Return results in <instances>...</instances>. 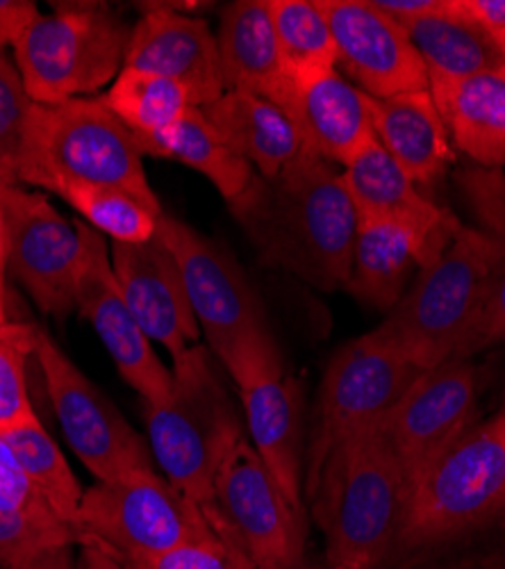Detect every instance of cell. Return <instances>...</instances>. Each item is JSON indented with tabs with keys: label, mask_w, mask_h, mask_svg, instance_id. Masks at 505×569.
Masks as SVG:
<instances>
[{
	"label": "cell",
	"mask_w": 505,
	"mask_h": 569,
	"mask_svg": "<svg viewBox=\"0 0 505 569\" xmlns=\"http://www.w3.org/2000/svg\"><path fill=\"white\" fill-rule=\"evenodd\" d=\"M82 538L99 540L117 560H137L216 536L203 512L155 467L97 481L82 497Z\"/></svg>",
	"instance_id": "9c48e42d"
},
{
	"label": "cell",
	"mask_w": 505,
	"mask_h": 569,
	"mask_svg": "<svg viewBox=\"0 0 505 569\" xmlns=\"http://www.w3.org/2000/svg\"><path fill=\"white\" fill-rule=\"evenodd\" d=\"M505 251L476 226H461L444 253L420 269L401 301L370 333L415 367L461 358Z\"/></svg>",
	"instance_id": "3957f363"
},
{
	"label": "cell",
	"mask_w": 505,
	"mask_h": 569,
	"mask_svg": "<svg viewBox=\"0 0 505 569\" xmlns=\"http://www.w3.org/2000/svg\"><path fill=\"white\" fill-rule=\"evenodd\" d=\"M228 208L264 267L321 292L346 288L357 212L333 162L303 151L279 176L255 173Z\"/></svg>",
	"instance_id": "6da1fadb"
},
{
	"label": "cell",
	"mask_w": 505,
	"mask_h": 569,
	"mask_svg": "<svg viewBox=\"0 0 505 569\" xmlns=\"http://www.w3.org/2000/svg\"><path fill=\"white\" fill-rule=\"evenodd\" d=\"M158 234L180 269L201 336L221 365L231 362L253 338L269 333L264 306L231 253L190 223L164 212Z\"/></svg>",
	"instance_id": "8fae6325"
},
{
	"label": "cell",
	"mask_w": 505,
	"mask_h": 569,
	"mask_svg": "<svg viewBox=\"0 0 505 569\" xmlns=\"http://www.w3.org/2000/svg\"><path fill=\"white\" fill-rule=\"evenodd\" d=\"M37 3L30 0H0V56L8 46H17L39 17Z\"/></svg>",
	"instance_id": "ab89813d"
},
{
	"label": "cell",
	"mask_w": 505,
	"mask_h": 569,
	"mask_svg": "<svg viewBox=\"0 0 505 569\" xmlns=\"http://www.w3.org/2000/svg\"><path fill=\"white\" fill-rule=\"evenodd\" d=\"M128 39L130 28L105 6L64 3L53 14H39L14 46L30 101L58 106L112 84Z\"/></svg>",
	"instance_id": "52a82bcc"
},
{
	"label": "cell",
	"mask_w": 505,
	"mask_h": 569,
	"mask_svg": "<svg viewBox=\"0 0 505 569\" xmlns=\"http://www.w3.org/2000/svg\"><path fill=\"white\" fill-rule=\"evenodd\" d=\"M30 108L19 69L0 56V184H19L17 169Z\"/></svg>",
	"instance_id": "d590c367"
},
{
	"label": "cell",
	"mask_w": 505,
	"mask_h": 569,
	"mask_svg": "<svg viewBox=\"0 0 505 569\" xmlns=\"http://www.w3.org/2000/svg\"><path fill=\"white\" fill-rule=\"evenodd\" d=\"M6 269H8V226L3 206H0V321L8 319L6 310Z\"/></svg>",
	"instance_id": "ee69618b"
},
{
	"label": "cell",
	"mask_w": 505,
	"mask_h": 569,
	"mask_svg": "<svg viewBox=\"0 0 505 569\" xmlns=\"http://www.w3.org/2000/svg\"><path fill=\"white\" fill-rule=\"evenodd\" d=\"M455 178L478 219L476 228L505 251V173L476 164L457 171Z\"/></svg>",
	"instance_id": "74e56055"
},
{
	"label": "cell",
	"mask_w": 505,
	"mask_h": 569,
	"mask_svg": "<svg viewBox=\"0 0 505 569\" xmlns=\"http://www.w3.org/2000/svg\"><path fill=\"white\" fill-rule=\"evenodd\" d=\"M119 562L123 569H257L238 542L219 536L180 545L158 556Z\"/></svg>",
	"instance_id": "8d00e7d4"
},
{
	"label": "cell",
	"mask_w": 505,
	"mask_h": 569,
	"mask_svg": "<svg viewBox=\"0 0 505 569\" xmlns=\"http://www.w3.org/2000/svg\"><path fill=\"white\" fill-rule=\"evenodd\" d=\"M346 192L357 219L385 221L410 234L420 269L435 262L451 244L463 221L426 199L410 176L374 139L346 167H342Z\"/></svg>",
	"instance_id": "ac0fdd59"
},
{
	"label": "cell",
	"mask_w": 505,
	"mask_h": 569,
	"mask_svg": "<svg viewBox=\"0 0 505 569\" xmlns=\"http://www.w3.org/2000/svg\"><path fill=\"white\" fill-rule=\"evenodd\" d=\"M8 226V269L41 312L58 319L75 310V273L82 240L43 194L26 184H0Z\"/></svg>",
	"instance_id": "9a60e30c"
},
{
	"label": "cell",
	"mask_w": 505,
	"mask_h": 569,
	"mask_svg": "<svg viewBox=\"0 0 505 569\" xmlns=\"http://www.w3.org/2000/svg\"><path fill=\"white\" fill-rule=\"evenodd\" d=\"M505 517V406L474 423L407 492L394 549H426Z\"/></svg>",
	"instance_id": "8992f818"
},
{
	"label": "cell",
	"mask_w": 505,
	"mask_h": 569,
	"mask_svg": "<svg viewBox=\"0 0 505 569\" xmlns=\"http://www.w3.org/2000/svg\"><path fill=\"white\" fill-rule=\"evenodd\" d=\"M420 373V367L390 351L372 333L346 342L331 358L321 378L307 449V488L337 445L385 426Z\"/></svg>",
	"instance_id": "30bf717a"
},
{
	"label": "cell",
	"mask_w": 505,
	"mask_h": 569,
	"mask_svg": "<svg viewBox=\"0 0 505 569\" xmlns=\"http://www.w3.org/2000/svg\"><path fill=\"white\" fill-rule=\"evenodd\" d=\"M455 8L505 46V0H455Z\"/></svg>",
	"instance_id": "60d3db41"
},
{
	"label": "cell",
	"mask_w": 505,
	"mask_h": 569,
	"mask_svg": "<svg viewBox=\"0 0 505 569\" xmlns=\"http://www.w3.org/2000/svg\"><path fill=\"white\" fill-rule=\"evenodd\" d=\"M478 369L472 358H448L424 369L385 421L387 442L403 469L407 492L472 426Z\"/></svg>",
	"instance_id": "5bb4252c"
},
{
	"label": "cell",
	"mask_w": 505,
	"mask_h": 569,
	"mask_svg": "<svg viewBox=\"0 0 505 569\" xmlns=\"http://www.w3.org/2000/svg\"><path fill=\"white\" fill-rule=\"evenodd\" d=\"M420 269L410 234L385 221L357 219L346 292L360 303L390 312L405 295L412 271Z\"/></svg>",
	"instance_id": "83f0119b"
},
{
	"label": "cell",
	"mask_w": 505,
	"mask_h": 569,
	"mask_svg": "<svg viewBox=\"0 0 505 569\" xmlns=\"http://www.w3.org/2000/svg\"><path fill=\"white\" fill-rule=\"evenodd\" d=\"M219 60L225 91H244L285 108L292 80L285 73L266 0H238L221 12Z\"/></svg>",
	"instance_id": "7402d4cb"
},
{
	"label": "cell",
	"mask_w": 505,
	"mask_h": 569,
	"mask_svg": "<svg viewBox=\"0 0 505 569\" xmlns=\"http://www.w3.org/2000/svg\"><path fill=\"white\" fill-rule=\"evenodd\" d=\"M134 139L144 156L173 160L205 176L225 203L235 201L255 176L246 160L223 144L199 108H190L175 123L155 134Z\"/></svg>",
	"instance_id": "4316f807"
},
{
	"label": "cell",
	"mask_w": 505,
	"mask_h": 569,
	"mask_svg": "<svg viewBox=\"0 0 505 569\" xmlns=\"http://www.w3.org/2000/svg\"><path fill=\"white\" fill-rule=\"evenodd\" d=\"M17 182L58 189L67 182L114 187L162 214V203L144 171V153L134 134L101 103L71 99L58 106L32 103Z\"/></svg>",
	"instance_id": "277c9868"
},
{
	"label": "cell",
	"mask_w": 505,
	"mask_h": 569,
	"mask_svg": "<svg viewBox=\"0 0 505 569\" xmlns=\"http://www.w3.org/2000/svg\"><path fill=\"white\" fill-rule=\"evenodd\" d=\"M223 144L246 160L262 178L279 176L303 144L283 108L244 91H223L199 108Z\"/></svg>",
	"instance_id": "603a6c76"
},
{
	"label": "cell",
	"mask_w": 505,
	"mask_h": 569,
	"mask_svg": "<svg viewBox=\"0 0 505 569\" xmlns=\"http://www.w3.org/2000/svg\"><path fill=\"white\" fill-rule=\"evenodd\" d=\"M3 436L43 501L82 540L80 508L84 490L80 488L60 447L46 433L39 419L17 426V429L6 431Z\"/></svg>",
	"instance_id": "f546056e"
},
{
	"label": "cell",
	"mask_w": 505,
	"mask_h": 569,
	"mask_svg": "<svg viewBox=\"0 0 505 569\" xmlns=\"http://www.w3.org/2000/svg\"><path fill=\"white\" fill-rule=\"evenodd\" d=\"M171 371V397L162 403H144L149 447L166 481L203 512L212 529L214 471L240 417L205 347H192Z\"/></svg>",
	"instance_id": "5b68a950"
},
{
	"label": "cell",
	"mask_w": 505,
	"mask_h": 569,
	"mask_svg": "<svg viewBox=\"0 0 505 569\" xmlns=\"http://www.w3.org/2000/svg\"><path fill=\"white\" fill-rule=\"evenodd\" d=\"M428 91L457 149L478 167L505 164V64Z\"/></svg>",
	"instance_id": "d4e9b609"
},
{
	"label": "cell",
	"mask_w": 505,
	"mask_h": 569,
	"mask_svg": "<svg viewBox=\"0 0 505 569\" xmlns=\"http://www.w3.org/2000/svg\"><path fill=\"white\" fill-rule=\"evenodd\" d=\"M370 106L376 139L412 182L433 184L446 173L453 160L451 134L428 89L392 99L370 97Z\"/></svg>",
	"instance_id": "cb8c5ba5"
},
{
	"label": "cell",
	"mask_w": 505,
	"mask_h": 569,
	"mask_svg": "<svg viewBox=\"0 0 505 569\" xmlns=\"http://www.w3.org/2000/svg\"><path fill=\"white\" fill-rule=\"evenodd\" d=\"M75 223L82 240L75 310L94 326L121 378L142 397V403H162L173 392V371L158 358L153 342L132 317L117 282L105 237L82 221Z\"/></svg>",
	"instance_id": "2e32d148"
},
{
	"label": "cell",
	"mask_w": 505,
	"mask_h": 569,
	"mask_svg": "<svg viewBox=\"0 0 505 569\" xmlns=\"http://www.w3.org/2000/svg\"><path fill=\"white\" fill-rule=\"evenodd\" d=\"M505 342V260L496 269L481 312L469 330L461 358H472L485 349Z\"/></svg>",
	"instance_id": "f35d334b"
},
{
	"label": "cell",
	"mask_w": 505,
	"mask_h": 569,
	"mask_svg": "<svg viewBox=\"0 0 505 569\" xmlns=\"http://www.w3.org/2000/svg\"><path fill=\"white\" fill-rule=\"evenodd\" d=\"M32 356L39 362L67 442L97 481H112L130 471L155 467L144 438L39 326H34Z\"/></svg>",
	"instance_id": "7c38bea8"
},
{
	"label": "cell",
	"mask_w": 505,
	"mask_h": 569,
	"mask_svg": "<svg viewBox=\"0 0 505 569\" xmlns=\"http://www.w3.org/2000/svg\"><path fill=\"white\" fill-rule=\"evenodd\" d=\"M337 43V64L372 99L428 89L426 67L403 26L372 0H316Z\"/></svg>",
	"instance_id": "e0dca14e"
},
{
	"label": "cell",
	"mask_w": 505,
	"mask_h": 569,
	"mask_svg": "<svg viewBox=\"0 0 505 569\" xmlns=\"http://www.w3.org/2000/svg\"><path fill=\"white\" fill-rule=\"evenodd\" d=\"M58 197L69 203L87 226L105 232L112 242L144 244L158 234L162 214L153 212L140 199L114 187H99L87 182H67L58 189Z\"/></svg>",
	"instance_id": "1f68e13d"
},
{
	"label": "cell",
	"mask_w": 505,
	"mask_h": 569,
	"mask_svg": "<svg viewBox=\"0 0 505 569\" xmlns=\"http://www.w3.org/2000/svg\"><path fill=\"white\" fill-rule=\"evenodd\" d=\"M110 258L123 299L151 342H160L173 362L201 345L180 269L160 234L144 244L112 242Z\"/></svg>",
	"instance_id": "d6986e66"
},
{
	"label": "cell",
	"mask_w": 505,
	"mask_h": 569,
	"mask_svg": "<svg viewBox=\"0 0 505 569\" xmlns=\"http://www.w3.org/2000/svg\"><path fill=\"white\" fill-rule=\"evenodd\" d=\"M292 569H312V567H307V562H305V565H301V567H292Z\"/></svg>",
	"instance_id": "f6af8a7d"
},
{
	"label": "cell",
	"mask_w": 505,
	"mask_h": 569,
	"mask_svg": "<svg viewBox=\"0 0 505 569\" xmlns=\"http://www.w3.org/2000/svg\"><path fill=\"white\" fill-rule=\"evenodd\" d=\"M73 540L0 510V565L6 569H78Z\"/></svg>",
	"instance_id": "836d02e7"
},
{
	"label": "cell",
	"mask_w": 505,
	"mask_h": 569,
	"mask_svg": "<svg viewBox=\"0 0 505 569\" xmlns=\"http://www.w3.org/2000/svg\"><path fill=\"white\" fill-rule=\"evenodd\" d=\"M0 510L23 517L43 531L80 545V538L43 501L3 433H0Z\"/></svg>",
	"instance_id": "e575fe53"
},
{
	"label": "cell",
	"mask_w": 505,
	"mask_h": 569,
	"mask_svg": "<svg viewBox=\"0 0 505 569\" xmlns=\"http://www.w3.org/2000/svg\"><path fill=\"white\" fill-rule=\"evenodd\" d=\"M329 569H376L394 549L407 499L385 426L337 445L307 488Z\"/></svg>",
	"instance_id": "7a4b0ae2"
},
{
	"label": "cell",
	"mask_w": 505,
	"mask_h": 569,
	"mask_svg": "<svg viewBox=\"0 0 505 569\" xmlns=\"http://www.w3.org/2000/svg\"><path fill=\"white\" fill-rule=\"evenodd\" d=\"M403 28L426 67L428 89L505 64V46L457 10L455 0Z\"/></svg>",
	"instance_id": "484cf974"
},
{
	"label": "cell",
	"mask_w": 505,
	"mask_h": 569,
	"mask_svg": "<svg viewBox=\"0 0 505 569\" xmlns=\"http://www.w3.org/2000/svg\"><path fill=\"white\" fill-rule=\"evenodd\" d=\"M34 323L0 321V433L37 419L28 399L26 362L32 356Z\"/></svg>",
	"instance_id": "d6a6232c"
},
{
	"label": "cell",
	"mask_w": 505,
	"mask_h": 569,
	"mask_svg": "<svg viewBox=\"0 0 505 569\" xmlns=\"http://www.w3.org/2000/svg\"><path fill=\"white\" fill-rule=\"evenodd\" d=\"M212 531L238 542L257 569L305 565V510L275 483L242 423L228 436L216 462Z\"/></svg>",
	"instance_id": "ba28073f"
},
{
	"label": "cell",
	"mask_w": 505,
	"mask_h": 569,
	"mask_svg": "<svg viewBox=\"0 0 505 569\" xmlns=\"http://www.w3.org/2000/svg\"><path fill=\"white\" fill-rule=\"evenodd\" d=\"M285 73L305 82L337 69V43L316 0H266Z\"/></svg>",
	"instance_id": "f1b7e54d"
},
{
	"label": "cell",
	"mask_w": 505,
	"mask_h": 569,
	"mask_svg": "<svg viewBox=\"0 0 505 569\" xmlns=\"http://www.w3.org/2000/svg\"><path fill=\"white\" fill-rule=\"evenodd\" d=\"M123 67L164 76L190 91L194 108L216 101L225 91L216 34L203 19L171 6H147L130 28Z\"/></svg>",
	"instance_id": "ffe728a7"
},
{
	"label": "cell",
	"mask_w": 505,
	"mask_h": 569,
	"mask_svg": "<svg viewBox=\"0 0 505 569\" xmlns=\"http://www.w3.org/2000/svg\"><path fill=\"white\" fill-rule=\"evenodd\" d=\"M78 569H123V565L99 540L84 536L80 540Z\"/></svg>",
	"instance_id": "7bdbcfd3"
},
{
	"label": "cell",
	"mask_w": 505,
	"mask_h": 569,
	"mask_svg": "<svg viewBox=\"0 0 505 569\" xmlns=\"http://www.w3.org/2000/svg\"><path fill=\"white\" fill-rule=\"evenodd\" d=\"M101 103L134 134H155L175 123L192 106L190 91L158 73L123 67Z\"/></svg>",
	"instance_id": "4dcf8cb0"
},
{
	"label": "cell",
	"mask_w": 505,
	"mask_h": 569,
	"mask_svg": "<svg viewBox=\"0 0 505 569\" xmlns=\"http://www.w3.org/2000/svg\"><path fill=\"white\" fill-rule=\"evenodd\" d=\"M374 6L398 26H405L440 10L444 6V0H376Z\"/></svg>",
	"instance_id": "b9f144b4"
},
{
	"label": "cell",
	"mask_w": 505,
	"mask_h": 569,
	"mask_svg": "<svg viewBox=\"0 0 505 569\" xmlns=\"http://www.w3.org/2000/svg\"><path fill=\"white\" fill-rule=\"evenodd\" d=\"M238 386L249 440L285 497L303 508V392L273 333L246 342L223 365Z\"/></svg>",
	"instance_id": "4fadbf2b"
},
{
	"label": "cell",
	"mask_w": 505,
	"mask_h": 569,
	"mask_svg": "<svg viewBox=\"0 0 505 569\" xmlns=\"http://www.w3.org/2000/svg\"><path fill=\"white\" fill-rule=\"evenodd\" d=\"M283 110L299 130L303 151L340 167L376 139L370 97L337 69L292 82Z\"/></svg>",
	"instance_id": "44dd1931"
}]
</instances>
